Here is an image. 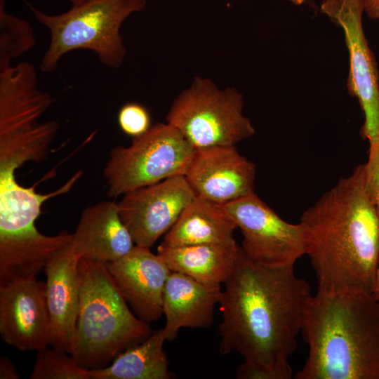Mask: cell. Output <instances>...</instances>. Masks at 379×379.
<instances>
[{
  "label": "cell",
  "instance_id": "6da1fadb",
  "mask_svg": "<svg viewBox=\"0 0 379 379\" xmlns=\"http://www.w3.org/2000/svg\"><path fill=\"white\" fill-rule=\"evenodd\" d=\"M294 265L272 267L251 259L239 248L219 302V352L244 359L239 379H291L290 357L298 347L310 284Z\"/></svg>",
  "mask_w": 379,
  "mask_h": 379
},
{
  "label": "cell",
  "instance_id": "7a4b0ae2",
  "mask_svg": "<svg viewBox=\"0 0 379 379\" xmlns=\"http://www.w3.org/2000/svg\"><path fill=\"white\" fill-rule=\"evenodd\" d=\"M317 291H371L379 261V218L363 182V165L340 178L300 217Z\"/></svg>",
  "mask_w": 379,
  "mask_h": 379
},
{
  "label": "cell",
  "instance_id": "3957f363",
  "mask_svg": "<svg viewBox=\"0 0 379 379\" xmlns=\"http://www.w3.org/2000/svg\"><path fill=\"white\" fill-rule=\"evenodd\" d=\"M301 333L309 352L295 379H379V300L371 291H317Z\"/></svg>",
  "mask_w": 379,
  "mask_h": 379
},
{
  "label": "cell",
  "instance_id": "277c9868",
  "mask_svg": "<svg viewBox=\"0 0 379 379\" xmlns=\"http://www.w3.org/2000/svg\"><path fill=\"white\" fill-rule=\"evenodd\" d=\"M79 305L71 354L89 370L109 365L152 333L127 303L105 263L79 261Z\"/></svg>",
  "mask_w": 379,
  "mask_h": 379
},
{
  "label": "cell",
  "instance_id": "5b68a950",
  "mask_svg": "<svg viewBox=\"0 0 379 379\" xmlns=\"http://www.w3.org/2000/svg\"><path fill=\"white\" fill-rule=\"evenodd\" d=\"M145 4V0H93L72 4L67 11L57 15L31 7L37 21L51 33L40 69L55 72L61 58L77 49L93 51L103 65L120 67L126 55L121 25L131 15L142 11Z\"/></svg>",
  "mask_w": 379,
  "mask_h": 379
},
{
  "label": "cell",
  "instance_id": "8992f818",
  "mask_svg": "<svg viewBox=\"0 0 379 379\" xmlns=\"http://www.w3.org/2000/svg\"><path fill=\"white\" fill-rule=\"evenodd\" d=\"M53 102L51 94L39 88L32 64L0 72V163L20 168L46 160L58 124L40 119Z\"/></svg>",
  "mask_w": 379,
  "mask_h": 379
},
{
  "label": "cell",
  "instance_id": "52a82bcc",
  "mask_svg": "<svg viewBox=\"0 0 379 379\" xmlns=\"http://www.w3.org/2000/svg\"><path fill=\"white\" fill-rule=\"evenodd\" d=\"M244 104L235 88L220 89L197 77L174 100L166 119L195 149L236 145L255 133Z\"/></svg>",
  "mask_w": 379,
  "mask_h": 379
},
{
  "label": "cell",
  "instance_id": "ba28073f",
  "mask_svg": "<svg viewBox=\"0 0 379 379\" xmlns=\"http://www.w3.org/2000/svg\"><path fill=\"white\" fill-rule=\"evenodd\" d=\"M195 149L173 126L158 123L133 138L128 147H114L103 175L107 194L117 197L165 179L185 175Z\"/></svg>",
  "mask_w": 379,
  "mask_h": 379
},
{
  "label": "cell",
  "instance_id": "9c48e42d",
  "mask_svg": "<svg viewBox=\"0 0 379 379\" xmlns=\"http://www.w3.org/2000/svg\"><path fill=\"white\" fill-rule=\"evenodd\" d=\"M239 228L244 252L260 264L294 265L306 253L302 225L279 216L254 192L221 205Z\"/></svg>",
  "mask_w": 379,
  "mask_h": 379
},
{
  "label": "cell",
  "instance_id": "30bf717a",
  "mask_svg": "<svg viewBox=\"0 0 379 379\" xmlns=\"http://www.w3.org/2000/svg\"><path fill=\"white\" fill-rule=\"evenodd\" d=\"M366 0H322L321 11L343 30L350 56L347 88L364 114V136L379 140V79L377 64L365 36Z\"/></svg>",
  "mask_w": 379,
  "mask_h": 379
},
{
  "label": "cell",
  "instance_id": "8fae6325",
  "mask_svg": "<svg viewBox=\"0 0 379 379\" xmlns=\"http://www.w3.org/2000/svg\"><path fill=\"white\" fill-rule=\"evenodd\" d=\"M195 197L185 175L171 177L124 194L120 217L135 245L151 248Z\"/></svg>",
  "mask_w": 379,
  "mask_h": 379
},
{
  "label": "cell",
  "instance_id": "7c38bea8",
  "mask_svg": "<svg viewBox=\"0 0 379 379\" xmlns=\"http://www.w3.org/2000/svg\"><path fill=\"white\" fill-rule=\"evenodd\" d=\"M0 334L20 351L50 345V321L45 282L31 277L0 286Z\"/></svg>",
  "mask_w": 379,
  "mask_h": 379
},
{
  "label": "cell",
  "instance_id": "4fadbf2b",
  "mask_svg": "<svg viewBox=\"0 0 379 379\" xmlns=\"http://www.w3.org/2000/svg\"><path fill=\"white\" fill-rule=\"evenodd\" d=\"M255 164L235 145L194 150L185 175L195 196L224 205L254 192Z\"/></svg>",
  "mask_w": 379,
  "mask_h": 379
},
{
  "label": "cell",
  "instance_id": "5bb4252c",
  "mask_svg": "<svg viewBox=\"0 0 379 379\" xmlns=\"http://www.w3.org/2000/svg\"><path fill=\"white\" fill-rule=\"evenodd\" d=\"M106 265L138 318L149 324L163 315L164 290L171 271L158 253L135 245L128 254Z\"/></svg>",
  "mask_w": 379,
  "mask_h": 379
},
{
  "label": "cell",
  "instance_id": "9a60e30c",
  "mask_svg": "<svg viewBox=\"0 0 379 379\" xmlns=\"http://www.w3.org/2000/svg\"><path fill=\"white\" fill-rule=\"evenodd\" d=\"M79 259L72 239L51 257L44 269L50 345L70 354L79 305Z\"/></svg>",
  "mask_w": 379,
  "mask_h": 379
},
{
  "label": "cell",
  "instance_id": "2e32d148",
  "mask_svg": "<svg viewBox=\"0 0 379 379\" xmlns=\"http://www.w3.org/2000/svg\"><path fill=\"white\" fill-rule=\"evenodd\" d=\"M15 168L0 167V241L29 243L42 234L35 226L43 204L52 197L68 192L81 175L76 173L63 185L47 194L37 193L34 187L20 185Z\"/></svg>",
  "mask_w": 379,
  "mask_h": 379
},
{
  "label": "cell",
  "instance_id": "e0dca14e",
  "mask_svg": "<svg viewBox=\"0 0 379 379\" xmlns=\"http://www.w3.org/2000/svg\"><path fill=\"white\" fill-rule=\"evenodd\" d=\"M73 243L80 258L105 264L122 258L135 246L114 201H103L83 210Z\"/></svg>",
  "mask_w": 379,
  "mask_h": 379
},
{
  "label": "cell",
  "instance_id": "ac0fdd59",
  "mask_svg": "<svg viewBox=\"0 0 379 379\" xmlns=\"http://www.w3.org/2000/svg\"><path fill=\"white\" fill-rule=\"evenodd\" d=\"M221 286L202 284L184 274L171 272L163 295L162 328L166 340H174L182 328H207L214 320V309L222 295Z\"/></svg>",
  "mask_w": 379,
  "mask_h": 379
},
{
  "label": "cell",
  "instance_id": "d6986e66",
  "mask_svg": "<svg viewBox=\"0 0 379 379\" xmlns=\"http://www.w3.org/2000/svg\"><path fill=\"white\" fill-rule=\"evenodd\" d=\"M239 246L236 243L168 246L161 244L157 253L171 272L209 286H221L234 269Z\"/></svg>",
  "mask_w": 379,
  "mask_h": 379
},
{
  "label": "cell",
  "instance_id": "ffe728a7",
  "mask_svg": "<svg viewBox=\"0 0 379 379\" xmlns=\"http://www.w3.org/2000/svg\"><path fill=\"white\" fill-rule=\"evenodd\" d=\"M235 222L220 204L195 197L164 235L162 244L182 246L236 242Z\"/></svg>",
  "mask_w": 379,
  "mask_h": 379
},
{
  "label": "cell",
  "instance_id": "44dd1931",
  "mask_svg": "<svg viewBox=\"0 0 379 379\" xmlns=\"http://www.w3.org/2000/svg\"><path fill=\"white\" fill-rule=\"evenodd\" d=\"M163 329L126 349L106 367L91 370V379H173L164 350Z\"/></svg>",
  "mask_w": 379,
  "mask_h": 379
},
{
  "label": "cell",
  "instance_id": "7402d4cb",
  "mask_svg": "<svg viewBox=\"0 0 379 379\" xmlns=\"http://www.w3.org/2000/svg\"><path fill=\"white\" fill-rule=\"evenodd\" d=\"M36 44L34 29L25 20L8 13L0 0V72L11 66V60Z\"/></svg>",
  "mask_w": 379,
  "mask_h": 379
},
{
  "label": "cell",
  "instance_id": "603a6c76",
  "mask_svg": "<svg viewBox=\"0 0 379 379\" xmlns=\"http://www.w3.org/2000/svg\"><path fill=\"white\" fill-rule=\"evenodd\" d=\"M36 352L31 379H91V370L81 367L70 353L48 346Z\"/></svg>",
  "mask_w": 379,
  "mask_h": 379
},
{
  "label": "cell",
  "instance_id": "cb8c5ba5",
  "mask_svg": "<svg viewBox=\"0 0 379 379\" xmlns=\"http://www.w3.org/2000/svg\"><path fill=\"white\" fill-rule=\"evenodd\" d=\"M118 123L121 131L133 138L146 133L151 127V118L147 109L138 103L124 105L118 114Z\"/></svg>",
  "mask_w": 379,
  "mask_h": 379
},
{
  "label": "cell",
  "instance_id": "d4e9b609",
  "mask_svg": "<svg viewBox=\"0 0 379 379\" xmlns=\"http://www.w3.org/2000/svg\"><path fill=\"white\" fill-rule=\"evenodd\" d=\"M368 160L363 165V182L379 218V140L369 142Z\"/></svg>",
  "mask_w": 379,
  "mask_h": 379
},
{
  "label": "cell",
  "instance_id": "484cf974",
  "mask_svg": "<svg viewBox=\"0 0 379 379\" xmlns=\"http://www.w3.org/2000/svg\"><path fill=\"white\" fill-rule=\"evenodd\" d=\"M0 378L19 379L20 376L10 359L2 357L0 359Z\"/></svg>",
  "mask_w": 379,
  "mask_h": 379
},
{
  "label": "cell",
  "instance_id": "4316f807",
  "mask_svg": "<svg viewBox=\"0 0 379 379\" xmlns=\"http://www.w3.org/2000/svg\"><path fill=\"white\" fill-rule=\"evenodd\" d=\"M365 13L370 19L379 20V0H366Z\"/></svg>",
  "mask_w": 379,
  "mask_h": 379
},
{
  "label": "cell",
  "instance_id": "83f0119b",
  "mask_svg": "<svg viewBox=\"0 0 379 379\" xmlns=\"http://www.w3.org/2000/svg\"><path fill=\"white\" fill-rule=\"evenodd\" d=\"M371 292L379 300V261Z\"/></svg>",
  "mask_w": 379,
  "mask_h": 379
},
{
  "label": "cell",
  "instance_id": "f1b7e54d",
  "mask_svg": "<svg viewBox=\"0 0 379 379\" xmlns=\"http://www.w3.org/2000/svg\"><path fill=\"white\" fill-rule=\"evenodd\" d=\"M72 4H79L85 2H88L93 0H69Z\"/></svg>",
  "mask_w": 379,
  "mask_h": 379
},
{
  "label": "cell",
  "instance_id": "f546056e",
  "mask_svg": "<svg viewBox=\"0 0 379 379\" xmlns=\"http://www.w3.org/2000/svg\"><path fill=\"white\" fill-rule=\"evenodd\" d=\"M288 1H290L293 4L300 5L305 2L307 0H288Z\"/></svg>",
  "mask_w": 379,
  "mask_h": 379
}]
</instances>
